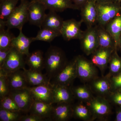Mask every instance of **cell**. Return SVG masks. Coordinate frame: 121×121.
Listing matches in <instances>:
<instances>
[{"mask_svg":"<svg viewBox=\"0 0 121 121\" xmlns=\"http://www.w3.org/2000/svg\"><path fill=\"white\" fill-rule=\"evenodd\" d=\"M46 9L45 6L39 0H32L28 9V21L29 23L41 28L47 14L45 13Z\"/></svg>","mask_w":121,"mask_h":121,"instance_id":"13","label":"cell"},{"mask_svg":"<svg viewBox=\"0 0 121 121\" xmlns=\"http://www.w3.org/2000/svg\"><path fill=\"white\" fill-rule=\"evenodd\" d=\"M7 78L10 90L22 89L29 86L23 71L19 70L9 73L7 75Z\"/></svg>","mask_w":121,"mask_h":121,"instance_id":"20","label":"cell"},{"mask_svg":"<svg viewBox=\"0 0 121 121\" xmlns=\"http://www.w3.org/2000/svg\"><path fill=\"white\" fill-rule=\"evenodd\" d=\"M98 25L105 27L110 21L121 13V4L111 2L97 3Z\"/></svg>","mask_w":121,"mask_h":121,"instance_id":"5","label":"cell"},{"mask_svg":"<svg viewBox=\"0 0 121 121\" xmlns=\"http://www.w3.org/2000/svg\"><path fill=\"white\" fill-rule=\"evenodd\" d=\"M88 0H72L74 4L78 7L79 10Z\"/></svg>","mask_w":121,"mask_h":121,"instance_id":"40","label":"cell"},{"mask_svg":"<svg viewBox=\"0 0 121 121\" xmlns=\"http://www.w3.org/2000/svg\"><path fill=\"white\" fill-rule=\"evenodd\" d=\"M22 30V29L19 30V35L13 40L12 46L23 55L27 56L30 53L29 47L33 40L32 37L29 38L25 35Z\"/></svg>","mask_w":121,"mask_h":121,"instance_id":"23","label":"cell"},{"mask_svg":"<svg viewBox=\"0 0 121 121\" xmlns=\"http://www.w3.org/2000/svg\"><path fill=\"white\" fill-rule=\"evenodd\" d=\"M68 61L65 52L55 46H51L44 57V69L49 81L54 79L66 64Z\"/></svg>","mask_w":121,"mask_h":121,"instance_id":"1","label":"cell"},{"mask_svg":"<svg viewBox=\"0 0 121 121\" xmlns=\"http://www.w3.org/2000/svg\"><path fill=\"white\" fill-rule=\"evenodd\" d=\"M47 9L56 12H62L67 9L79 10L72 0H39Z\"/></svg>","mask_w":121,"mask_h":121,"instance_id":"19","label":"cell"},{"mask_svg":"<svg viewBox=\"0 0 121 121\" xmlns=\"http://www.w3.org/2000/svg\"><path fill=\"white\" fill-rule=\"evenodd\" d=\"M19 0H5L0 4V20L6 21L15 9Z\"/></svg>","mask_w":121,"mask_h":121,"instance_id":"29","label":"cell"},{"mask_svg":"<svg viewBox=\"0 0 121 121\" xmlns=\"http://www.w3.org/2000/svg\"><path fill=\"white\" fill-rule=\"evenodd\" d=\"M0 103L1 108L12 111L21 112L13 99L9 95L0 99Z\"/></svg>","mask_w":121,"mask_h":121,"instance_id":"34","label":"cell"},{"mask_svg":"<svg viewBox=\"0 0 121 121\" xmlns=\"http://www.w3.org/2000/svg\"><path fill=\"white\" fill-rule=\"evenodd\" d=\"M61 35L60 33L47 28H40L37 35L32 37L33 41H41L45 42H51L56 37Z\"/></svg>","mask_w":121,"mask_h":121,"instance_id":"31","label":"cell"},{"mask_svg":"<svg viewBox=\"0 0 121 121\" xmlns=\"http://www.w3.org/2000/svg\"><path fill=\"white\" fill-rule=\"evenodd\" d=\"M30 3L27 0H21L20 4L6 21L8 29L17 28L20 30L23 29L24 25L28 21V9Z\"/></svg>","mask_w":121,"mask_h":121,"instance_id":"4","label":"cell"},{"mask_svg":"<svg viewBox=\"0 0 121 121\" xmlns=\"http://www.w3.org/2000/svg\"><path fill=\"white\" fill-rule=\"evenodd\" d=\"M53 106L52 104L35 99L31 109L30 114L35 115L45 119H50Z\"/></svg>","mask_w":121,"mask_h":121,"instance_id":"22","label":"cell"},{"mask_svg":"<svg viewBox=\"0 0 121 121\" xmlns=\"http://www.w3.org/2000/svg\"><path fill=\"white\" fill-rule=\"evenodd\" d=\"M96 4L95 0H89L80 9L81 20L87 28L97 24L98 13Z\"/></svg>","mask_w":121,"mask_h":121,"instance_id":"14","label":"cell"},{"mask_svg":"<svg viewBox=\"0 0 121 121\" xmlns=\"http://www.w3.org/2000/svg\"><path fill=\"white\" fill-rule=\"evenodd\" d=\"M86 84L96 96L107 98L112 92L110 78L107 75L98 76Z\"/></svg>","mask_w":121,"mask_h":121,"instance_id":"11","label":"cell"},{"mask_svg":"<svg viewBox=\"0 0 121 121\" xmlns=\"http://www.w3.org/2000/svg\"><path fill=\"white\" fill-rule=\"evenodd\" d=\"M116 110L115 121H121V106H118Z\"/></svg>","mask_w":121,"mask_h":121,"instance_id":"41","label":"cell"},{"mask_svg":"<svg viewBox=\"0 0 121 121\" xmlns=\"http://www.w3.org/2000/svg\"><path fill=\"white\" fill-rule=\"evenodd\" d=\"M72 103L56 104L53 107L50 119L56 121H66L73 117V105Z\"/></svg>","mask_w":121,"mask_h":121,"instance_id":"16","label":"cell"},{"mask_svg":"<svg viewBox=\"0 0 121 121\" xmlns=\"http://www.w3.org/2000/svg\"><path fill=\"white\" fill-rule=\"evenodd\" d=\"M46 119L43 118L35 115L30 114L29 115H22L21 117L20 121H43Z\"/></svg>","mask_w":121,"mask_h":121,"instance_id":"38","label":"cell"},{"mask_svg":"<svg viewBox=\"0 0 121 121\" xmlns=\"http://www.w3.org/2000/svg\"><path fill=\"white\" fill-rule=\"evenodd\" d=\"M112 2L121 4V0H112Z\"/></svg>","mask_w":121,"mask_h":121,"instance_id":"44","label":"cell"},{"mask_svg":"<svg viewBox=\"0 0 121 121\" xmlns=\"http://www.w3.org/2000/svg\"><path fill=\"white\" fill-rule=\"evenodd\" d=\"M26 56L25 62L29 67V69L41 72L44 69V57L43 52L37 50L29 53Z\"/></svg>","mask_w":121,"mask_h":121,"instance_id":"24","label":"cell"},{"mask_svg":"<svg viewBox=\"0 0 121 121\" xmlns=\"http://www.w3.org/2000/svg\"><path fill=\"white\" fill-rule=\"evenodd\" d=\"M12 48V47L5 49H0V67H1L4 64Z\"/></svg>","mask_w":121,"mask_h":121,"instance_id":"39","label":"cell"},{"mask_svg":"<svg viewBox=\"0 0 121 121\" xmlns=\"http://www.w3.org/2000/svg\"><path fill=\"white\" fill-rule=\"evenodd\" d=\"M118 50H120L121 52V35L119 40V44H118Z\"/></svg>","mask_w":121,"mask_h":121,"instance_id":"43","label":"cell"},{"mask_svg":"<svg viewBox=\"0 0 121 121\" xmlns=\"http://www.w3.org/2000/svg\"><path fill=\"white\" fill-rule=\"evenodd\" d=\"M22 112H28L35 99L28 87L10 90L9 95Z\"/></svg>","mask_w":121,"mask_h":121,"instance_id":"6","label":"cell"},{"mask_svg":"<svg viewBox=\"0 0 121 121\" xmlns=\"http://www.w3.org/2000/svg\"></svg>","mask_w":121,"mask_h":121,"instance_id":"46","label":"cell"},{"mask_svg":"<svg viewBox=\"0 0 121 121\" xmlns=\"http://www.w3.org/2000/svg\"><path fill=\"white\" fill-rule=\"evenodd\" d=\"M34 99L53 104L52 84L29 86Z\"/></svg>","mask_w":121,"mask_h":121,"instance_id":"17","label":"cell"},{"mask_svg":"<svg viewBox=\"0 0 121 121\" xmlns=\"http://www.w3.org/2000/svg\"><path fill=\"white\" fill-rule=\"evenodd\" d=\"M115 49L99 48L91 55V61L100 71L102 76L108 67L111 57Z\"/></svg>","mask_w":121,"mask_h":121,"instance_id":"12","label":"cell"},{"mask_svg":"<svg viewBox=\"0 0 121 121\" xmlns=\"http://www.w3.org/2000/svg\"><path fill=\"white\" fill-rule=\"evenodd\" d=\"M107 99L111 104L121 106V89L112 92Z\"/></svg>","mask_w":121,"mask_h":121,"instance_id":"36","label":"cell"},{"mask_svg":"<svg viewBox=\"0 0 121 121\" xmlns=\"http://www.w3.org/2000/svg\"><path fill=\"white\" fill-rule=\"evenodd\" d=\"M8 29L0 28V49L12 47V42L15 37Z\"/></svg>","mask_w":121,"mask_h":121,"instance_id":"32","label":"cell"},{"mask_svg":"<svg viewBox=\"0 0 121 121\" xmlns=\"http://www.w3.org/2000/svg\"><path fill=\"white\" fill-rule=\"evenodd\" d=\"M97 3H105L112 1V0H95Z\"/></svg>","mask_w":121,"mask_h":121,"instance_id":"42","label":"cell"},{"mask_svg":"<svg viewBox=\"0 0 121 121\" xmlns=\"http://www.w3.org/2000/svg\"><path fill=\"white\" fill-rule=\"evenodd\" d=\"M96 27L99 48L116 49L114 39L105 27L97 24Z\"/></svg>","mask_w":121,"mask_h":121,"instance_id":"25","label":"cell"},{"mask_svg":"<svg viewBox=\"0 0 121 121\" xmlns=\"http://www.w3.org/2000/svg\"><path fill=\"white\" fill-rule=\"evenodd\" d=\"M90 109L94 121H106L112 114L111 103L106 98L94 96L93 99L86 103Z\"/></svg>","mask_w":121,"mask_h":121,"instance_id":"2","label":"cell"},{"mask_svg":"<svg viewBox=\"0 0 121 121\" xmlns=\"http://www.w3.org/2000/svg\"><path fill=\"white\" fill-rule=\"evenodd\" d=\"M77 78L76 56L69 62H68L63 69L54 79L52 84H58L70 86L72 83Z\"/></svg>","mask_w":121,"mask_h":121,"instance_id":"8","label":"cell"},{"mask_svg":"<svg viewBox=\"0 0 121 121\" xmlns=\"http://www.w3.org/2000/svg\"><path fill=\"white\" fill-rule=\"evenodd\" d=\"M20 112L8 110L0 108V121H19L22 115Z\"/></svg>","mask_w":121,"mask_h":121,"instance_id":"33","label":"cell"},{"mask_svg":"<svg viewBox=\"0 0 121 121\" xmlns=\"http://www.w3.org/2000/svg\"><path fill=\"white\" fill-rule=\"evenodd\" d=\"M117 51V49L115 50L108 65L109 72L106 75L109 78L121 72V56L118 55Z\"/></svg>","mask_w":121,"mask_h":121,"instance_id":"30","label":"cell"},{"mask_svg":"<svg viewBox=\"0 0 121 121\" xmlns=\"http://www.w3.org/2000/svg\"><path fill=\"white\" fill-rule=\"evenodd\" d=\"M79 40L81 49L84 54L89 56L94 53L99 48L96 25L87 28Z\"/></svg>","mask_w":121,"mask_h":121,"instance_id":"7","label":"cell"},{"mask_svg":"<svg viewBox=\"0 0 121 121\" xmlns=\"http://www.w3.org/2000/svg\"><path fill=\"white\" fill-rule=\"evenodd\" d=\"M4 0H0V1L1 2V1H3Z\"/></svg>","mask_w":121,"mask_h":121,"instance_id":"45","label":"cell"},{"mask_svg":"<svg viewBox=\"0 0 121 121\" xmlns=\"http://www.w3.org/2000/svg\"><path fill=\"white\" fill-rule=\"evenodd\" d=\"M24 56L12 47L0 69L3 70L7 75L17 70L24 69L26 62L24 59Z\"/></svg>","mask_w":121,"mask_h":121,"instance_id":"10","label":"cell"},{"mask_svg":"<svg viewBox=\"0 0 121 121\" xmlns=\"http://www.w3.org/2000/svg\"><path fill=\"white\" fill-rule=\"evenodd\" d=\"M55 11H50L49 13L46 14L40 28L49 29L60 33V29L64 20Z\"/></svg>","mask_w":121,"mask_h":121,"instance_id":"21","label":"cell"},{"mask_svg":"<svg viewBox=\"0 0 121 121\" xmlns=\"http://www.w3.org/2000/svg\"><path fill=\"white\" fill-rule=\"evenodd\" d=\"M73 117L85 121H94L90 109L86 103L79 102L73 105Z\"/></svg>","mask_w":121,"mask_h":121,"instance_id":"28","label":"cell"},{"mask_svg":"<svg viewBox=\"0 0 121 121\" xmlns=\"http://www.w3.org/2000/svg\"><path fill=\"white\" fill-rule=\"evenodd\" d=\"M112 92L121 89V72L110 78Z\"/></svg>","mask_w":121,"mask_h":121,"instance_id":"37","label":"cell"},{"mask_svg":"<svg viewBox=\"0 0 121 121\" xmlns=\"http://www.w3.org/2000/svg\"><path fill=\"white\" fill-rule=\"evenodd\" d=\"M105 27L114 39L116 49L118 50L119 40L121 35V13Z\"/></svg>","mask_w":121,"mask_h":121,"instance_id":"27","label":"cell"},{"mask_svg":"<svg viewBox=\"0 0 121 121\" xmlns=\"http://www.w3.org/2000/svg\"><path fill=\"white\" fill-rule=\"evenodd\" d=\"M75 98L79 102L86 103L91 100L95 96L87 84L82 86H70Z\"/></svg>","mask_w":121,"mask_h":121,"instance_id":"26","label":"cell"},{"mask_svg":"<svg viewBox=\"0 0 121 121\" xmlns=\"http://www.w3.org/2000/svg\"><path fill=\"white\" fill-rule=\"evenodd\" d=\"M24 74L29 86H37L51 84L48 76L41 72L32 70L31 69H23Z\"/></svg>","mask_w":121,"mask_h":121,"instance_id":"18","label":"cell"},{"mask_svg":"<svg viewBox=\"0 0 121 121\" xmlns=\"http://www.w3.org/2000/svg\"><path fill=\"white\" fill-rule=\"evenodd\" d=\"M52 84L53 104L72 103L75 98L70 86Z\"/></svg>","mask_w":121,"mask_h":121,"instance_id":"15","label":"cell"},{"mask_svg":"<svg viewBox=\"0 0 121 121\" xmlns=\"http://www.w3.org/2000/svg\"><path fill=\"white\" fill-rule=\"evenodd\" d=\"M77 78L87 84L98 76L97 67L91 60L82 55L76 56Z\"/></svg>","mask_w":121,"mask_h":121,"instance_id":"3","label":"cell"},{"mask_svg":"<svg viewBox=\"0 0 121 121\" xmlns=\"http://www.w3.org/2000/svg\"><path fill=\"white\" fill-rule=\"evenodd\" d=\"M82 21L74 19L64 21L60 30V35L67 41L81 39L84 31L81 29Z\"/></svg>","mask_w":121,"mask_h":121,"instance_id":"9","label":"cell"},{"mask_svg":"<svg viewBox=\"0 0 121 121\" xmlns=\"http://www.w3.org/2000/svg\"><path fill=\"white\" fill-rule=\"evenodd\" d=\"M7 75H0V99L8 95L10 92V89L7 80Z\"/></svg>","mask_w":121,"mask_h":121,"instance_id":"35","label":"cell"}]
</instances>
